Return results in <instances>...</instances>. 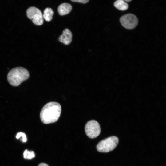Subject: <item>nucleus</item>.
Here are the masks:
<instances>
[{"label": "nucleus", "instance_id": "nucleus-1", "mask_svg": "<svg viewBox=\"0 0 166 166\" xmlns=\"http://www.w3.org/2000/svg\"><path fill=\"white\" fill-rule=\"evenodd\" d=\"M61 112V106L55 102H50L45 104L40 113V118L44 124L54 123L58 119Z\"/></svg>", "mask_w": 166, "mask_h": 166}, {"label": "nucleus", "instance_id": "nucleus-2", "mask_svg": "<svg viewBox=\"0 0 166 166\" xmlns=\"http://www.w3.org/2000/svg\"><path fill=\"white\" fill-rule=\"evenodd\" d=\"M30 76L28 71L22 67L14 68L8 73L7 78L9 83L12 85L17 86L29 78Z\"/></svg>", "mask_w": 166, "mask_h": 166}, {"label": "nucleus", "instance_id": "nucleus-3", "mask_svg": "<svg viewBox=\"0 0 166 166\" xmlns=\"http://www.w3.org/2000/svg\"><path fill=\"white\" fill-rule=\"evenodd\" d=\"M118 138L114 136L106 138L101 141L97 146V150L101 152H108L115 148L118 143Z\"/></svg>", "mask_w": 166, "mask_h": 166}, {"label": "nucleus", "instance_id": "nucleus-4", "mask_svg": "<svg viewBox=\"0 0 166 166\" xmlns=\"http://www.w3.org/2000/svg\"><path fill=\"white\" fill-rule=\"evenodd\" d=\"M26 15L34 24L37 25L43 24L44 20L42 13L37 8L32 6L28 8L26 11Z\"/></svg>", "mask_w": 166, "mask_h": 166}, {"label": "nucleus", "instance_id": "nucleus-5", "mask_svg": "<svg viewBox=\"0 0 166 166\" xmlns=\"http://www.w3.org/2000/svg\"><path fill=\"white\" fill-rule=\"evenodd\" d=\"M85 130L86 135L89 138L93 139L100 135L101 128L98 122L95 120H91L86 124Z\"/></svg>", "mask_w": 166, "mask_h": 166}, {"label": "nucleus", "instance_id": "nucleus-6", "mask_svg": "<svg viewBox=\"0 0 166 166\" xmlns=\"http://www.w3.org/2000/svg\"><path fill=\"white\" fill-rule=\"evenodd\" d=\"M120 22L124 28L132 29L136 26L138 23V20L135 15L128 14L122 16L120 18Z\"/></svg>", "mask_w": 166, "mask_h": 166}, {"label": "nucleus", "instance_id": "nucleus-7", "mask_svg": "<svg viewBox=\"0 0 166 166\" xmlns=\"http://www.w3.org/2000/svg\"><path fill=\"white\" fill-rule=\"evenodd\" d=\"M72 34L70 30L68 29H65L63 31L62 34L59 38V41L65 45L69 44L72 41Z\"/></svg>", "mask_w": 166, "mask_h": 166}, {"label": "nucleus", "instance_id": "nucleus-8", "mask_svg": "<svg viewBox=\"0 0 166 166\" xmlns=\"http://www.w3.org/2000/svg\"><path fill=\"white\" fill-rule=\"evenodd\" d=\"M72 9L70 4L64 3L60 4L58 8V11L59 14L63 16L66 15L70 12Z\"/></svg>", "mask_w": 166, "mask_h": 166}, {"label": "nucleus", "instance_id": "nucleus-9", "mask_svg": "<svg viewBox=\"0 0 166 166\" xmlns=\"http://www.w3.org/2000/svg\"><path fill=\"white\" fill-rule=\"evenodd\" d=\"M114 6L118 9L124 11L127 10L128 8V4L123 0H117L114 3Z\"/></svg>", "mask_w": 166, "mask_h": 166}, {"label": "nucleus", "instance_id": "nucleus-10", "mask_svg": "<svg viewBox=\"0 0 166 166\" xmlns=\"http://www.w3.org/2000/svg\"><path fill=\"white\" fill-rule=\"evenodd\" d=\"M54 14L53 10L50 8H47L44 11L43 17V18L46 21L49 22L52 19Z\"/></svg>", "mask_w": 166, "mask_h": 166}, {"label": "nucleus", "instance_id": "nucleus-11", "mask_svg": "<svg viewBox=\"0 0 166 166\" xmlns=\"http://www.w3.org/2000/svg\"><path fill=\"white\" fill-rule=\"evenodd\" d=\"M35 157V154L33 151H28L26 150L23 153V157L25 159H31Z\"/></svg>", "mask_w": 166, "mask_h": 166}, {"label": "nucleus", "instance_id": "nucleus-12", "mask_svg": "<svg viewBox=\"0 0 166 166\" xmlns=\"http://www.w3.org/2000/svg\"><path fill=\"white\" fill-rule=\"evenodd\" d=\"M21 136L22 137L21 140L24 142H26L27 140V139L26 135L24 133L21 132H18L17 134L16 138L17 139H19Z\"/></svg>", "mask_w": 166, "mask_h": 166}, {"label": "nucleus", "instance_id": "nucleus-13", "mask_svg": "<svg viewBox=\"0 0 166 166\" xmlns=\"http://www.w3.org/2000/svg\"><path fill=\"white\" fill-rule=\"evenodd\" d=\"M74 2H77L82 3H86L88 2L89 0H71Z\"/></svg>", "mask_w": 166, "mask_h": 166}, {"label": "nucleus", "instance_id": "nucleus-14", "mask_svg": "<svg viewBox=\"0 0 166 166\" xmlns=\"http://www.w3.org/2000/svg\"><path fill=\"white\" fill-rule=\"evenodd\" d=\"M38 166H49L47 164L45 163H41Z\"/></svg>", "mask_w": 166, "mask_h": 166}, {"label": "nucleus", "instance_id": "nucleus-15", "mask_svg": "<svg viewBox=\"0 0 166 166\" xmlns=\"http://www.w3.org/2000/svg\"><path fill=\"white\" fill-rule=\"evenodd\" d=\"M124 0L126 2H130L132 0Z\"/></svg>", "mask_w": 166, "mask_h": 166}]
</instances>
